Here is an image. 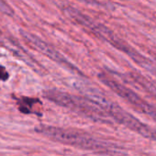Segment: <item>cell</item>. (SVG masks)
<instances>
[{
  "instance_id": "1",
  "label": "cell",
  "mask_w": 156,
  "mask_h": 156,
  "mask_svg": "<svg viewBox=\"0 0 156 156\" xmlns=\"http://www.w3.org/2000/svg\"><path fill=\"white\" fill-rule=\"evenodd\" d=\"M63 11L73 21L76 22V24L80 25L81 27L88 30L91 34L110 44L112 47L116 48L121 52L127 54L137 64L141 65L148 71L156 73V65L150 59L146 58L144 55L136 51L127 41L119 38L107 26L103 25L98 21H96L92 18L88 17L87 15L84 14L83 12L76 9L73 7L66 6L63 8Z\"/></svg>"
},
{
  "instance_id": "2",
  "label": "cell",
  "mask_w": 156,
  "mask_h": 156,
  "mask_svg": "<svg viewBox=\"0 0 156 156\" xmlns=\"http://www.w3.org/2000/svg\"><path fill=\"white\" fill-rule=\"evenodd\" d=\"M46 99L58 106L65 108L78 115H81L96 122L109 123V116L91 98L75 96L57 89H50L43 92Z\"/></svg>"
},
{
  "instance_id": "3",
  "label": "cell",
  "mask_w": 156,
  "mask_h": 156,
  "mask_svg": "<svg viewBox=\"0 0 156 156\" xmlns=\"http://www.w3.org/2000/svg\"><path fill=\"white\" fill-rule=\"evenodd\" d=\"M35 130L53 140L66 145L90 151H112V147H110L109 143L99 140L93 136L82 131L47 125H41L37 127Z\"/></svg>"
},
{
  "instance_id": "4",
  "label": "cell",
  "mask_w": 156,
  "mask_h": 156,
  "mask_svg": "<svg viewBox=\"0 0 156 156\" xmlns=\"http://www.w3.org/2000/svg\"><path fill=\"white\" fill-rule=\"evenodd\" d=\"M91 98L94 99L103 110L115 121L128 128L129 129L136 132L137 134L142 136L143 138L149 139L151 140L156 141V129L151 126L141 122L136 117L123 109L118 104L110 101L107 98L97 90H93L91 93Z\"/></svg>"
},
{
  "instance_id": "5",
  "label": "cell",
  "mask_w": 156,
  "mask_h": 156,
  "mask_svg": "<svg viewBox=\"0 0 156 156\" xmlns=\"http://www.w3.org/2000/svg\"><path fill=\"white\" fill-rule=\"evenodd\" d=\"M98 79L109 89H111L115 94L123 98L126 102L131 105L139 112L150 117L156 122V108L151 104L143 99L139 94L134 90L128 87L121 82L118 81L113 76L107 74L106 73H101L98 74Z\"/></svg>"
},
{
  "instance_id": "6",
  "label": "cell",
  "mask_w": 156,
  "mask_h": 156,
  "mask_svg": "<svg viewBox=\"0 0 156 156\" xmlns=\"http://www.w3.org/2000/svg\"><path fill=\"white\" fill-rule=\"evenodd\" d=\"M20 33H21V36L23 37V39L32 48H34L35 50L41 52L42 54H44L45 56L50 58L51 61L57 62L58 64H60L61 66H62L63 68H65L66 70H68L69 72H71L74 74H78V75L84 74L83 72H81L74 64H73L60 51H58L56 49H54L52 46L49 45L47 42H45L44 41H42L36 35L27 32V31H23V30H21Z\"/></svg>"
},
{
  "instance_id": "7",
  "label": "cell",
  "mask_w": 156,
  "mask_h": 156,
  "mask_svg": "<svg viewBox=\"0 0 156 156\" xmlns=\"http://www.w3.org/2000/svg\"><path fill=\"white\" fill-rule=\"evenodd\" d=\"M38 100L36 99H30V98H24V99H20L19 101V107H20V110L23 113H35V111L32 109V107L34 105L35 102H37Z\"/></svg>"
},
{
  "instance_id": "8",
  "label": "cell",
  "mask_w": 156,
  "mask_h": 156,
  "mask_svg": "<svg viewBox=\"0 0 156 156\" xmlns=\"http://www.w3.org/2000/svg\"><path fill=\"white\" fill-rule=\"evenodd\" d=\"M0 12H2L8 16H12L13 15V10L4 1V0H0Z\"/></svg>"
},
{
  "instance_id": "9",
  "label": "cell",
  "mask_w": 156,
  "mask_h": 156,
  "mask_svg": "<svg viewBox=\"0 0 156 156\" xmlns=\"http://www.w3.org/2000/svg\"><path fill=\"white\" fill-rule=\"evenodd\" d=\"M9 77V74L6 68L4 66H0V80L1 81H7Z\"/></svg>"
},
{
  "instance_id": "10",
  "label": "cell",
  "mask_w": 156,
  "mask_h": 156,
  "mask_svg": "<svg viewBox=\"0 0 156 156\" xmlns=\"http://www.w3.org/2000/svg\"><path fill=\"white\" fill-rule=\"evenodd\" d=\"M79 1L89 4V5H93V6H101V4L98 2V0H79Z\"/></svg>"
}]
</instances>
